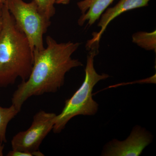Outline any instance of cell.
I'll list each match as a JSON object with an SVG mask.
<instances>
[{"instance_id": "obj_6", "label": "cell", "mask_w": 156, "mask_h": 156, "mask_svg": "<svg viewBox=\"0 0 156 156\" xmlns=\"http://www.w3.org/2000/svg\"><path fill=\"white\" fill-rule=\"evenodd\" d=\"M153 136L144 128L134 127L126 140H113L105 145L102 156H138L151 142Z\"/></svg>"}, {"instance_id": "obj_7", "label": "cell", "mask_w": 156, "mask_h": 156, "mask_svg": "<svg viewBox=\"0 0 156 156\" xmlns=\"http://www.w3.org/2000/svg\"><path fill=\"white\" fill-rule=\"evenodd\" d=\"M150 0H120L113 7L108 8L101 14L98 26L101 28L99 32L93 33V38L100 41L101 37L112 20L126 11L146 7Z\"/></svg>"}, {"instance_id": "obj_17", "label": "cell", "mask_w": 156, "mask_h": 156, "mask_svg": "<svg viewBox=\"0 0 156 156\" xmlns=\"http://www.w3.org/2000/svg\"><path fill=\"white\" fill-rule=\"evenodd\" d=\"M6 0H0V2H2L3 3H5V2Z\"/></svg>"}, {"instance_id": "obj_9", "label": "cell", "mask_w": 156, "mask_h": 156, "mask_svg": "<svg viewBox=\"0 0 156 156\" xmlns=\"http://www.w3.org/2000/svg\"><path fill=\"white\" fill-rule=\"evenodd\" d=\"M132 42L147 50L156 52V31L151 32L140 31L132 35Z\"/></svg>"}, {"instance_id": "obj_8", "label": "cell", "mask_w": 156, "mask_h": 156, "mask_svg": "<svg viewBox=\"0 0 156 156\" xmlns=\"http://www.w3.org/2000/svg\"><path fill=\"white\" fill-rule=\"evenodd\" d=\"M114 0H83L77 3L82 15L78 20L80 26L86 22L91 26L100 18L101 14Z\"/></svg>"}, {"instance_id": "obj_1", "label": "cell", "mask_w": 156, "mask_h": 156, "mask_svg": "<svg viewBox=\"0 0 156 156\" xmlns=\"http://www.w3.org/2000/svg\"><path fill=\"white\" fill-rule=\"evenodd\" d=\"M47 47L34 54V64L28 79L17 86L11 98L12 105L19 112L29 98L57 92L64 84L66 73L83 66L72 58L81 44L69 41L58 43L52 37H46Z\"/></svg>"}, {"instance_id": "obj_16", "label": "cell", "mask_w": 156, "mask_h": 156, "mask_svg": "<svg viewBox=\"0 0 156 156\" xmlns=\"http://www.w3.org/2000/svg\"><path fill=\"white\" fill-rule=\"evenodd\" d=\"M4 3L0 2V16L2 15V8Z\"/></svg>"}, {"instance_id": "obj_4", "label": "cell", "mask_w": 156, "mask_h": 156, "mask_svg": "<svg viewBox=\"0 0 156 156\" xmlns=\"http://www.w3.org/2000/svg\"><path fill=\"white\" fill-rule=\"evenodd\" d=\"M5 3L16 25L27 38L34 54L44 49L43 37L51 21L41 12L35 2L6 0Z\"/></svg>"}, {"instance_id": "obj_13", "label": "cell", "mask_w": 156, "mask_h": 156, "mask_svg": "<svg viewBox=\"0 0 156 156\" xmlns=\"http://www.w3.org/2000/svg\"><path fill=\"white\" fill-rule=\"evenodd\" d=\"M55 4H62V5H68L71 0H54Z\"/></svg>"}, {"instance_id": "obj_3", "label": "cell", "mask_w": 156, "mask_h": 156, "mask_svg": "<svg viewBox=\"0 0 156 156\" xmlns=\"http://www.w3.org/2000/svg\"><path fill=\"white\" fill-rule=\"evenodd\" d=\"M99 41L90 40L86 46L89 50L85 68V77L80 88L70 98L66 101L64 107L56 115L53 131L58 134L64 129L69 120L79 115H93L98 110V105L92 98L93 88L99 81L107 79V74H99L94 66V57L98 53Z\"/></svg>"}, {"instance_id": "obj_10", "label": "cell", "mask_w": 156, "mask_h": 156, "mask_svg": "<svg viewBox=\"0 0 156 156\" xmlns=\"http://www.w3.org/2000/svg\"><path fill=\"white\" fill-rule=\"evenodd\" d=\"M20 112L14 105H11L9 108L0 106V143L7 142L6 131L10 121L14 119Z\"/></svg>"}, {"instance_id": "obj_15", "label": "cell", "mask_w": 156, "mask_h": 156, "mask_svg": "<svg viewBox=\"0 0 156 156\" xmlns=\"http://www.w3.org/2000/svg\"><path fill=\"white\" fill-rule=\"evenodd\" d=\"M3 26V20L2 17V15L0 16V32L2 30V28Z\"/></svg>"}, {"instance_id": "obj_14", "label": "cell", "mask_w": 156, "mask_h": 156, "mask_svg": "<svg viewBox=\"0 0 156 156\" xmlns=\"http://www.w3.org/2000/svg\"><path fill=\"white\" fill-rule=\"evenodd\" d=\"M4 148V144L0 143V156L3 155V151Z\"/></svg>"}, {"instance_id": "obj_5", "label": "cell", "mask_w": 156, "mask_h": 156, "mask_svg": "<svg viewBox=\"0 0 156 156\" xmlns=\"http://www.w3.org/2000/svg\"><path fill=\"white\" fill-rule=\"evenodd\" d=\"M56 115L41 111L33 117L31 125L27 130L18 132L11 141L12 150L31 153L35 152L49 133L53 130Z\"/></svg>"}, {"instance_id": "obj_2", "label": "cell", "mask_w": 156, "mask_h": 156, "mask_svg": "<svg viewBox=\"0 0 156 156\" xmlns=\"http://www.w3.org/2000/svg\"><path fill=\"white\" fill-rule=\"evenodd\" d=\"M0 32V87L14 84L17 78L27 80L34 64V53L25 34L16 25L4 3Z\"/></svg>"}, {"instance_id": "obj_11", "label": "cell", "mask_w": 156, "mask_h": 156, "mask_svg": "<svg viewBox=\"0 0 156 156\" xmlns=\"http://www.w3.org/2000/svg\"><path fill=\"white\" fill-rule=\"evenodd\" d=\"M36 3L42 14L49 19L55 15L56 9L54 7V0H33Z\"/></svg>"}, {"instance_id": "obj_12", "label": "cell", "mask_w": 156, "mask_h": 156, "mask_svg": "<svg viewBox=\"0 0 156 156\" xmlns=\"http://www.w3.org/2000/svg\"><path fill=\"white\" fill-rule=\"evenodd\" d=\"M8 156H33L32 154L27 152L19 150H12L10 151L7 154Z\"/></svg>"}]
</instances>
